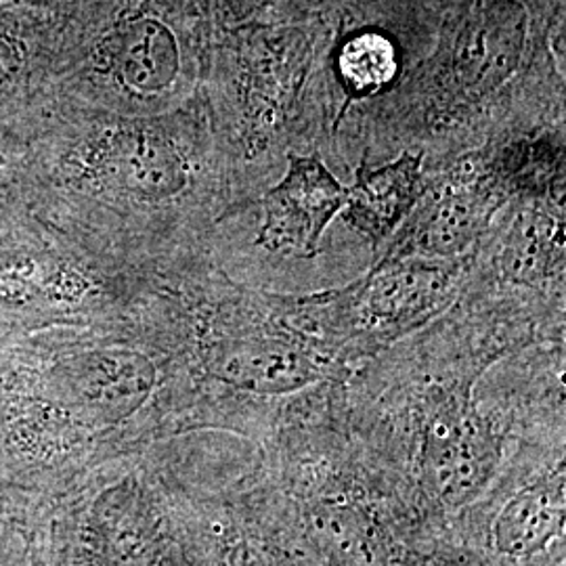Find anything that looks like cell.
Wrapping results in <instances>:
<instances>
[{
    "mask_svg": "<svg viewBox=\"0 0 566 566\" xmlns=\"http://www.w3.org/2000/svg\"><path fill=\"white\" fill-rule=\"evenodd\" d=\"M315 39L303 25H256L238 39L219 133L243 177L248 168L275 166L294 143L319 154L315 142L334 133V93L315 84Z\"/></svg>",
    "mask_w": 566,
    "mask_h": 566,
    "instance_id": "obj_1",
    "label": "cell"
},
{
    "mask_svg": "<svg viewBox=\"0 0 566 566\" xmlns=\"http://www.w3.org/2000/svg\"><path fill=\"white\" fill-rule=\"evenodd\" d=\"M468 264L470 252L458 259L378 256L357 282L294 296V317L338 364L374 355L441 315L460 296Z\"/></svg>",
    "mask_w": 566,
    "mask_h": 566,
    "instance_id": "obj_2",
    "label": "cell"
},
{
    "mask_svg": "<svg viewBox=\"0 0 566 566\" xmlns=\"http://www.w3.org/2000/svg\"><path fill=\"white\" fill-rule=\"evenodd\" d=\"M229 319L208 344L210 374L245 395L282 397L336 371L324 348L290 319L287 296L229 287Z\"/></svg>",
    "mask_w": 566,
    "mask_h": 566,
    "instance_id": "obj_3",
    "label": "cell"
},
{
    "mask_svg": "<svg viewBox=\"0 0 566 566\" xmlns=\"http://www.w3.org/2000/svg\"><path fill=\"white\" fill-rule=\"evenodd\" d=\"M424 193L380 256H464L516 198L493 142L424 170Z\"/></svg>",
    "mask_w": 566,
    "mask_h": 566,
    "instance_id": "obj_4",
    "label": "cell"
},
{
    "mask_svg": "<svg viewBox=\"0 0 566 566\" xmlns=\"http://www.w3.org/2000/svg\"><path fill=\"white\" fill-rule=\"evenodd\" d=\"M565 261V196L516 198L470 250L465 282L563 298Z\"/></svg>",
    "mask_w": 566,
    "mask_h": 566,
    "instance_id": "obj_5",
    "label": "cell"
},
{
    "mask_svg": "<svg viewBox=\"0 0 566 566\" xmlns=\"http://www.w3.org/2000/svg\"><path fill=\"white\" fill-rule=\"evenodd\" d=\"M470 385V376L453 378L422 395L426 483L451 507L479 497L500 460V437L472 405Z\"/></svg>",
    "mask_w": 566,
    "mask_h": 566,
    "instance_id": "obj_6",
    "label": "cell"
},
{
    "mask_svg": "<svg viewBox=\"0 0 566 566\" xmlns=\"http://www.w3.org/2000/svg\"><path fill=\"white\" fill-rule=\"evenodd\" d=\"M282 181L264 193V221L256 243L285 259H315L327 224L340 212L348 187L336 181L319 154L287 151Z\"/></svg>",
    "mask_w": 566,
    "mask_h": 566,
    "instance_id": "obj_7",
    "label": "cell"
},
{
    "mask_svg": "<svg viewBox=\"0 0 566 566\" xmlns=\"http://www.w3.org/2000/svg\"><path fill=\"white\" fill-rule=\"evenodd\" d=\"M355 177L344 203V221L378 250L424 193V156L401 151L397 160L385 166H371L369 158L361 156Z\"/></svg>",
    "mask_w": 566,
    "mask_h": 566,
    "instance_id": "obj_8",
    "label": "cell"
},
{
    "mask_svg": "<svg viewBox=\"0 0 566 566\" xmlns=\"http://www.w3.org/2000/svg\"><path fill=\"white\" fill-rule=\"evenodd\" d=\"M109 160L116 185L143 202H168L193 187V164L177 143L156 128L122 130Z\"/></svg>",
    "mask_w": 566,
    "mask_h": 566,
    "instance_id": "obj_9",
    "label": "cell"
},
{
    "mask_svg": "<svg viewBox=\"0 0 566 566\" xmlns=\"http://www.w3.org/2000/svg\"><path fill=\"white\" fill-rule=\"evenodd\" d=\"M329 72L334 74L332 93L336 102L334 135H338L350 109L364 107L374 97L382 99L399 84L403 72L401 49L382 30L361 28L338 44Z\"/></svg>",
    "mask_w": 566,
    "mask_h": 566,
    "instance_id": "obj_10",
    "label": "cell"
},
{
    "mask_svg": "<svg viewBox=\"0 0 566 566\" xmlns=\"http://www.w3.org/2000/svg\"><path fill=\"white\" fill-rule=\"evenodd\" d=\"M114 60L120 81L142 95L168 91L181 72V51L175 34L154 18L126 23L116 36Z\"/></svg>",
    "mask_w": 566,
    "mask_h": 566,
    "instance_id": "obj_11",
    "label": "cell"
},
{
    "mask_svg": "<svg viewBox=\"0 0 566 566\" xmlns=\"http://www.w3.org/2000/svg\"><path fill=\"white\" fill-rule=\"evenodd\" d=\"M565 521V495L558 483H537L516 493L500 512L493 537L500 554L526 558L558 535Z\"/></svg>",
    "mask_w": 566,
    "mask_h": 566,
    "instance_id": "obj_12",
    "label": "cell"
},
{
    "mask_svg": "<svg viewBox=\"0 0 566 566\" xmlns=\"http://www.w3.org/2000/svg\"><path fill=\"white\" fill-rule=\"evenodd\" d=\"M308 531L336 566H386L382 533L361 507L324 504L308 514Z\"/></svg>",
    "mask_w": 566,
    "mask_h": 566,
    "instance_id": "obj_13",
    "label": "cell"
}]
</instances>
